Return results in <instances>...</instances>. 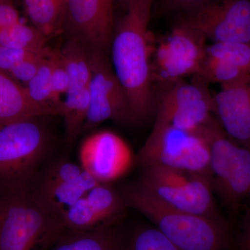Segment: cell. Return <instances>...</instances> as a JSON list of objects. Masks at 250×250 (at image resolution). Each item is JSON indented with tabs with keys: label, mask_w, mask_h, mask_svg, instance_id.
I'll return each mask as SVG.
<instances>
[{
	"label": "cell",
	"mask_w": 250,
	"mask_h": 250,
	"mask_svg": "<svg viewBox=\"0 0 250 250\" xmlns=\"http://www.w3.org/2000/svg\"><path fill=\"white\" fill-rule=\"evenodd\" d=\"M64 230L31 188L0 193V250H47Z\"/></svg>",
	"instance_id": "cell-4"
},
{
	"label": "cell",
	"mask_w": 250,
	"mask_h": 250,
	"mask_svg": "<svg viewBox=\"0 0 250 250\" xmlns=\"http://www.w3.org/2000/svg\"><path fill=\"white\" fill-rule=\"evenodd\" d=\"M23 6L32 25L47 39L64 28L65 0H23Z\"/></svg>",
	"instance_id": "cell-18"
},
{
	"label": "cell",
	"mask_w": 250,
	"mask_h": 250,
	"mask_svg": "<svg viewBox=\"0 0 250 250\" xmlns=\"http://www.w3.org/2000/svg\"><path fill=\"white\" fill-rule=\"evenodd\" d=\"M79 155L80 166L101 184L122 178L134 161L127 143L111 131H98L86 138Z\"/></svg>",
	"instance_id": "cell-13"
},
{
	"label": "cell",
	"mask_w": 250,
	"mask_h": 250,
	"mask_svg": "<svg viewBox=\"0 0 250 250\" xmlns=\"http://www.w3.org/2000/svg\"><path fill=\"white\" fill-rule=\"evenodd\" d=\"M70 87V79L66 71L60 50L53 49L52 54V88L54 103L60 110L62 108V100L61 97L65 95Z\"/></svg>",
	"instance_id": "cell-27"
},
{
	"label": "cell",
	"mask_w": 250,
	"mask_h": 250,
	"mask_svg": "<svg viewBox=\"0 0 250 250\" xmlns=\"http://www.w3.org/2000/svg\"><path fill=\"white\" fill-rule=\"evenodd\" d=\"M126 206L149 219L181 250H223L229 243L228 225L215 219L183 211L166 205L139 184L123 195Z\"/></svg>",
	"instance_id": "cell-2"
},
{
	"label": "cell",
	"mask_w": 250,
	"mask_h": 250,
	"mask_svg": "<svg viewBox=\"0 0 250 250\" xmlns=\"http://www.w3.org/2000/svg\"><path fill=\"white\" fill-rule=\"evenodd\" d=\"M98 184L80 165L59 159L41 169L31 189L41 205L61 220L69 207Z\"/></svg>",
	"instance_id": "cell-9"
},
{
	"label": "cell",
	"mask_w": 250,
	"mask_h": 250,
	"mask_svg": "<svg viewBox=\"0 0 250 250\" xmlns=\"http://www.w3.org/2000/svg\"><path fill=\"white\" fill-rule=\"evenodd\" d=\"M52 54L53 49L42 62L35 76L24 85V88L34 103L53 110L60 116V110L54 103L52 95Z\"/></svg>",
	"instance_id": "cell-23"
},
{
	"label": "cell",
	"mask_w": 250,
	"mask_h": 250,
	"mask_svg": "<svg viewBox=\"0 0 250 250\" xmlns=\"http://www.w3.org/2000/svg\"><path fill=\"white\" fill-rule=\"evenodd\" d=\"M183 22L207 41L250 44V0H209Z\"/></svg>",
	"instance_id": "cell-10"
},
{
	"label": "cell",
	"mask_w": 250,
	"mask_h": 250,
	"mask_svg": "<svg viewBox=\"0 0 250 250\" xmlns=\"http://www.w3.org/2000/svg\"><path fill=\"white\" fill-rule=\"evenodd\" d=\"M138 184L177 209L222 219L215 205L211 179L205 174L161 166H149L143 167Z\"/></svg>",
	"instance_id": "cell-7"
},
{
	"label": "cell",
	"mask_w": 250,
	"mask_h": 250,
	"mask_svg": "<svg viewBox=\"0 0 250 250\" xmlns=\"http://www.w3.org/2000/svg\"><path fill=\"white\" fill-rule=\"evenodd\" d=\"M70 79V87L89 86L92 77L90 49L80 39L72 37L60 50Z\"/></svg>",
	"instance_id": "cell-19"
},
{
	"label": "cell",
	"mask_w": 250,
	"mask_h": 250,
	"mask_svg": "<svg viewBox=\"0 0 250 250\" xmlns=\"http://www.w3.org/2000/svg\"><path fill=\"white\" fill-rule=\"evenodd\" d=\"M119 250H181L156 227L142 225L122 231Z\"/></svg>",
	"instance_id": "cell-22"
},
{
	"label": "cell",
	"mask_w": 250,
	"mask_h": 250,
	"mask_svg": "<svg viewBox=\"0 0 250 250\" xmlns=\"http://www.w3.org/2000/svg\"><path fill=\"white\" fill-rule=\"evenodd\" d=\"M198 76L202 77L205 82L218 83L222 88L243 82L250 77V74L218 59L206 56Z\"/></svg>",
	"instance_id": "cell-24"
},
{
	"label": "cell",
	"mask_w": 250,
	"mask_h": 250,
	"mask_svg": "<svg viewBox=\"0 0 250 250\" xmlns=\"http://www.w3.org/2000/svg\"><path fill=\"white\" fill-rule=\"evenodd\" d=\"M207 133L213 191L227 209L236 214L250 200V149L229 137L215 120L207 126Z\"/></svg>",
	"instance_id": "cell-6"
},
{
	"label": "cell",
	"mask_w": 250,
	"mask_h": 250,
	"mask_svg": "<svg viewBox=\"0 0 250 250\" xmlns=\"http://www.w3.org/2000/svg\"><path fill=\"white\" fill-rule=\"evenodd\" d=\"M121 235L118 224L93 231L65 229L47 250H119Z\"/></svg>",
	"instance_id": "cell-17"
},
{
	"label": "cell",
	"mask_w": 250,
	"mask_h": 250,
	"mask_svg": "<svg viewBox=\"0 0 250 250\" xmlns=\"http://www.w3.org/2000/svg\"><path fill=\"white\" fill-rule=\"evenodd\" d=\"M48 39L34 26L21 21L0 30V45L27 52L44 50Z\"/></svg>",
	"instance_id": "cell-21"
},
{
	"label": "cell",
	"mask_w": 250,
	"mask_h": 250,
	"mask_svg": "<svg viewBox=\"0 0 250 250\" xmlns=\"http://www.w3.org/2000/svg\"><path fill=\"white\" fill-rule=\"evenodd\" d=\"M213 96L200 83H171L156 105V121L187 131H200L213 121Z\"/></svg>",
	"instance_id": "cell-11"
},
{
	"label": "cell",
	"mask_w": 250,
	"mask_h": 250,
	"mask_svg": "<svg viewBox=\"0 0 250 250\" xmlns=\"http://www.w3.org/2000/svg\"><path fill=\"white\" fill-rule=\"evenodd\" d=\"M33 53L35 52H27L0 45V71L9 75L10 72L19 62Z\"/></svg>",
	"instance_id": "cell-28"
},
{
	"label": "cell",
	"mask_w": 250,
	"mask_h": 250,
	"mask_svg": "<svg viewBox=\"0 0 250 250\" xmlns=\"http://www.w3.org/2000/svg\"><path fill=\"white\" fill-rule=\"evenodd\" d=\"M58 116L53 110L34 103L24 86L0 71V125L34 117Z\"/></svg>",
	"instance_id": "cell-16"
},
{
	"label": "cell",
	"mask_w": 250,
	"mask_h": 250,
	"mask_svg": "<svg viewBox=\"0 0 250 250\" xmlns=\"http://www.w3.org/2000/svg\"><path fill=\"white\" fill-rule=\"evenodd\" d=\"M52 49L47 48L41 52L31 54L18 64L10 72L9 75L18 83L24 86L37 73L45 59L50 53Z\"/></svg>",
	"instance_id": "cell-26"
},
{
	"label": "cell",
	"mask_w": 250,
	"mask_h": 250,
	"mask_svg": "<svg viewBox=\"0 0 250 250\" xmlns=\"http://www.w3.org/2000/svg\"><path fill=\"white\" fill-rule=\"evenodd\" d=\"M90 106L89 86L69 88L62 100L61 116L63 118L65 136L72 142L82 132Z\"/></svg>",
	"instance_id": "cell-20"
},
{
	"label": "cell",
	"mask_w": 250,
	"mask_h": 250,
	"mask_svg": "<svg viewBox=\"0 0 250 250\" xmlns=\"http://www.w3.org/2000/svg\"><path fill=\"white\" fill-rule=\"evenodd\" d=\"M238 245L241 250H250V208H247L242 216Z\"/></svg>",
	"instance_id": "cell-30"
},
{
	"label": "cell",
	"mask_w": 250,
	"mask_h": 250,
	"mask_svg": "<svg viewBox=\"0 0 250 250\" xmlns=\"http://www.w3.org/2000/svg\"><path fill=\"white\" fill-rule=\"evenodd\" d=\"M114 0H65L64 28L90 50L106 52L114 31Z\"/></svg>",
	"instance_id": "cell-14"
},
{
	"label": "cell",
	"mask_w": 250,
	"mask_h": 250,
	"mask_svg": "<svg viewBox=\"0 0 250 250\" xmlns=\"http://www.w3.org/2000/svg\"><path fill=\"white\" fill-rule=\"evenodd\" d=\"M153 0H129L114 29L111 47L113 70L127 98L130 118L144 120L155 105L152 61L154 45L149 29Z\"/></svg>",
	"instance_id": "cell-1"
},
{
	"label": "cell",
	"mask_w": 250,
	"mask_h": 250,
	"mask_svg": "<svg viewBox=\"0 0 250 250\" xmlns=\"http://www.w3.org/2000/svg\"><path fill=\"white\" fill-rule=\"evenodd\" d=\"M207 41L183 21L154 47L152 76L171 83L190 75H199L206 56Z\"/></svg>",
	"instance_id": "cell-8"
},
{
	"label": "cell",
	"mask_w": 250,
	"mask_h": 250,
	"mask_svg": "<svg viewBox=\"0 0 250 250\" xmlns=\"http://www.w3.org/2000/svg\"><path fill=\"white\" fill-rule=\"evenodd\" d=\"M207 57L227 62L250 74V44L212 42L207 45Z\"/></svg>",
	"instance_id": "cell-25"
},
{
	"label": "cell",
	"mask_w": 250,
	"mask_h": 250,
	"mask_svg": "<svg viewBox=\"0 0 250 250\" xmlns=\"http://www.w3.org/2000/svg\"><path fill=\"white\" fill-rule=\"evenodd\" d=\"M209 0H167V4L175 9L190 11Z\"/></svg>",
	"instance_id": "cell-31"
},
{
	"label": "cell",
	"mask_w": 250,
	"mask_h": 250,
	"mask_svg": "<svg viewBox=\"0 0 250 250\" xmlns=\"http://www.w3.org/2000/svg\"><path fill=\"white\" fill-rule=\"evenodd\" d=\"M90 55L89 111L82 131L93 129L108 120L131 119L126 94L106 59V53L90 50Z\"/></svg>",
	"instance_id": "cell-12"
},
{
	"label": "cell",
	"mask_w": 250,
	"mask_h": 250,
	"mask_svg": "<svg viewBox=\"0 0 250 250\" xmlns=\"http://www.w3.org/2000/svg\"><path fill=\"white\" fill-rule=\"evenodd\" d=\"M21 21L19 13L12 2H0V30Z\"/></svg>",
	"instance_id": "cell-29"
},
{
	"label": "cell",
	"mask_w": 250,
	"mask_h": 250,
	"mask_svg": "<svg viewBox=\"0 0 250 250\" xmlns=\"http://www.w3.org/2000/svg\"><path fill=\"white\" fill-rule=\"evenodd\" d=\"M118 2L120 3L121 5H123L125 8H126V5H127L128 2H129V0H116Z\"/></svg>",
	"instance_id": "cell-32"
},
{
	"label": "cell",
	"mask_w": 250,
	"mask_h": 250,
	"mask_svg": "<svg viewBox=\"0 0 250 250\" xmlns=\"http://www.w3.org/2000/svg\"><path fill=\"white\" fill-rule=\"evenodd\" d=\"M207 126L200 131H187L155 121L136 161L143 167L161 166L205 174L210 178Z\"/></svg>",
	"instance_id": "cell-5"
},
{
	"label": "cell",
	"mask_w": 250,
	"mask_h": 250,
	"mask_svg": "<svg viewBox=\"0 0 250 250\" xmlns=\"http://www.w3.org/2000/svg\"><path fill=\"white\" fill-rule=\"evenodd\" d=\"M213 112L224 131L250 149V77L231 86L222 87L213 96Z\"/></svg>",
	"instance_id": "cell-15"
},
{
	"label": "cell",
	"mask_w": 250,
	"mask_h": 250,
	"mask_svg": "<svg viewBox=\"0 0 250 250\" xmlns=\"http://www.w3.org/2000/svg\"><path fill=\"white\" fill-rule=\"evenodd\" d=\"M42 117L0 125V193L31 188L50 147Z\"/></svg>",
	"instance_id": "cell-3"
},
{
	"label": "cell",
	"mask_w": 250,
	"mask_h": 250,
	"mask_svg": "<svg viewBox=\"0 0 250 250\" xmlns=\"http://www.w3.org/2000/svg\"><path fill=\"white\" fill-rule=\"evenodd\" d=\"M14 0H0V2H12Z\"/></svg>",
	"instance_id": "cell-33"
}]
</instances>
